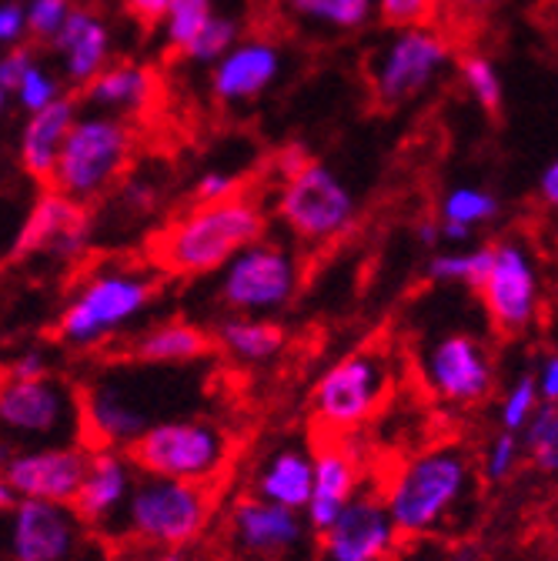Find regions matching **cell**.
<instances>
[{"label": "cell", "mask_w": 558, "mask_h": 561, "mask_svg": "<svg viewBox=\"0 0 558 561\" xmlns=\"http://www.w3.org/2000/svg\"><path fill=\"white\" fill-rule=\"evenodd\" d=\"M81 94L91 107H98L104 114L130 117V114H141L155 104L158 75L137 60H117L104 70V75H98Z\"/></svg>", "instance_id": "4316f807"}, {"label": "cell", "mask_w": 558, "mask_h": 561, "mask_svg": "<svg viewBox=\"0 0 558 561\" xmlns=\"http://www.w3.org/2000/svg\"><path fill=\"white\" fill-rule=\"evenodd\" d=\"M37 64V50L31 44H21V47H11L4 57H0V94L4 98H14L21 81L27 70Z\"/></svg>", "instance_id": "7bdbcfd3"}, {"label": "cell", "mask_w": 558, "mask_h": 561, "mask_svg": "<svg viewBox=\"0 0 558 561\" xmlns=\"http://www.w3.org/2000/svg\"><path fill=\"white\" fill-rule=\"evenodd\" d=\"M499 0H442V18L448 24H475L485 14H492Z\"/></svg>", "instance_id": "f6af8a7d"}, {"label": "cell", "mask_w": 558, "mask_h": 561, "mask_svg": "<svg viewBox=\"0 0 558 561\" xmlns=\"http://www.w3.org/2000/svg\"><path fill=\"white\" fill-rule=\"evenodd\" d=\"M238 194H244L241 178H235L228 171H204L191 187L194 204H218V201H231Z\"/></svg>", "instance_id": "b9f144b4"}, {"label": "cell", "mask_w": 558, "mask_h": 561, "mask_svg": "<svg viewBox=\"0 0 558 561\" xmlns=\"http://www.w3.org/2000/svg\"><path fill=\"white\" fill-rule=\"evenodd\" d=\"M282 75V47L274 41L254 37L241 41L212 67V91L225 104H244L261 98Z\"/></svg>", "instance_id": "d4e9b609"}, {"label": "cell", "mask_w": 558, "mask_h": 561, "mask_svg": "<svg viewBox=\"0 0 558 561\" xmlns=\"http://www.w3.org/2000/svg\"><path fill=\"white\" fill-rule=\"evenodd\" d=\"M298 285L301 264L295 251L274 241H258L218 274L215 301L225 308V314L267 318L295 301Z\"/></svg>", "instance_id": "7c38bea8"}, {"label": "cell", "mask_w": 558, "mask_h": 561, "mask_svg": "<svg viewBox=\"0 0 558 561\" xmlns=\"http://www.w3.org/2000/svg\"><path fill=\"white\" fill-rule=\"evenodd\" d=\"M274 215L298 241L328 244L352 231L358 218V197L328 164L308 158L277 187Z\"/></svg>", "instance_id": "8fae6325"}, {"label": "cell", "mask_w": 558, "mask_h": 561, "mask_svg": "<svg viewBox=\"0 0 558 561\" xmlns=\"http://www.w3.org/2000/svg\"><path fill=\"white\" fill-rule=\"evenodd\" d=\"M4 451L44 445H88L81 385L64 375L37 381H4L0 388Z\"/></svg>", "instance_id": "52a82bcc"}, {"label": "cell", "mask_w": 558, "mask_h": 561, "mask_svg": "<svg viewBox=\"0 0 558 561\" xmlns=\"http://www.w3.org/2000/svg\"><path fill=\"white\" fill-rule=\"evenodd\" d=\"M378 4V18L395 27H429L442 18V0H375Z\"/></svg>", "instance_id": "f35d334b"}, {"label": "cell", "mask_w": 558, "mask_h": 561, "mask_svg": "<svg viewBox=\"0 0 558 561\" xmlns=\"http://www.w3.org/2000/svg\"><path fill=\"white\" fill-rule=\"evenodd\" d=\"M422 381L442 404L471 408L496 391V362L481 337L448 331L425 347Z\"/></svg>", "instance_id": "e0dca14e"}, {"label": "cell", "mask_w": 558, "mask_h": 561, "mask_svg": "<svg viewBox=\"0 0 558 561\" xmlns=\"http://www.w3.org/2000/svg\"><path fill=\"white\" fill-rule=\"evenodd\" d=\"M478 298L499 334H528L542 314V271L535 254L519 241L496 244V261L478 288Z\"/></svg>", "instance_id": "2e32d148"}, {"label": "cell", "mask_w": 558, "mask_h": 561, "mask_svg": "<svg viewBox=\"0 0 558 561\" xmlns=\"http://www.w3.org/2000/svg\"><path fill=\"white\" fill-rule=\"evenodd\" d=\"M502 210V201L475 184H458L452 191H445L442 204H439V221H442V238L448 244H468L471 234L496 221Z\"/></svg>", "instance_id": "f1b7e54d"}, {"label": "cell", "mask_w": 558, "mask_h": 561, "mask_svg": "<svg viewBox=\"0 0 558 561\" xmlns=\"http://www.w3.org/2000/svg\"><path fill=\"white\" fill-rule=\"evenodd\" d=\"M311 491H315V448L308 445H295V442L277 445L251 474V495L301 515L311 502Z\"/></svg>", "instance_id": "484cf974"}, {"label": "cell", "mask_w": 558, "mask_h": 561, "mask_svg": "<svg viewBox=\"0 0 558 561\" xmlns=\"http://www.w3.org/2000/svg\"><path fill=\"white\" fill-rule=\"evenodd\" d=\"M94 238L91 204L67 197L57 187H44L31 204L24 225L11 244L8 261L24 264L31 257H50L57 264H78Z\"/></svg>", "instance_id": "5bb4252c"}, {"label": "cell", "mask_w": 558, "mask_h": 561, "mask_svg": "<svg viewBox=\"0 0 558 561\" xmlns=\"http://www.w3.org/2000/svg\"><path fill=\"white\" fill-rule=\"evenodd\" d=\"M151 561H187V554L181 548H171V551H155Z\"/></svg>", "instance_id": "f907efd6"}, {"label": "cell", "mask_w": 558, "mask_h": 561, "mask_svg": "<svg viewBox=\"0 0 558 561\" xmlns=\"http://www.w3.org/2000/svg\"><path fill=\"white\" fill-rule=\"evenodd\" d=\"M218 515V484L141 474L124 512L117 541H137L155 551L191 548Z\"/></svg>", "instance_id": "5b68a950"}, {"label": "cell", "mask_w": 558, "mask_h": 561, "mask_svg": "<svg viewBox=\"0 0 558 561\" xmlns=\"http://www.w3.org/2000/svg\"><path fill=\"white\" fill-rule=\"evenodd\" d=\"M388 351L365 347L338 358L311 391V414L328 438H348L382 411L391 391Z\"/></svg>", "instance_id": "9c48e42d"}, {"label": "cell", "mask_w": 558, "mask_h": 561, "mask_svg": "<svg viewBox=\"0 0 558 561\" xmlns=\"http://www.w3.org/2000/svg\"><path fill=\"white\" fill-rule=\"evenodd\" d=\"M542 408V394H538V378L535 371H522L505 391H502V404H499V425L505 432H519L525 435V428L532 425V417Z\"/></svg>", "instance_id": "e575fe53"}, {"label": "cell", "mask_w": 558, "mask_h": 561, "mask_svg": "<svg viewBox=\"0 0 558 561\" xmlns=\"http://www.w3.org/2000/svg\"><path fill=\"white\" fill-rule=\"evenodd\" d=\"M215 344L228 362H238L244 368H261L282 358L288 344V334L277 321L251 318V314H225L215 324Z\"/></svg>", "instance_id": "83f0119b"}, {"label": "cell", "mask_w": 558, "mask_h": 561, "mask_svg": "<svg viewBox=\"0 0 558 561\" xmlns=\"http://www.w3.org/2000/svg\"><path fill=\"white\" fill-rule=\"evenodd\" d=\"M538 197L548 210H558V158H551L538 174Z\"/></svg>", "instance_id": "c3c4849f"}, {"label": "cell", "mask_w": 558, "mask_h": 561, "mask_svg": "<svg viewBox=\"0 0 558 561\" xmlns=\"http://www.w3.org/2000/svg\"><path fill=\"white\" fill-rule=\"evenodd\" d=\"M64 98V78H57L50 67H44L41 60L27 70L14 101L27 111V114H37L50 104H57Z\"/></svg>", "instance_id": "74e56055"}, {"label": "cell", "mask_w": 558, "mask_h": 561, "mask_svg": "<svg viewBox=\"0 0 558 561\" xmlns=\"http://www.w3.org/2000/svg\"><path fill=\"white\" fill-rule=\"evenodd\" d=\"M215 331L184 318H168L137 331L124 347V358L148 368H187L215 355Z\"/></svg>", "instance_id": "7402d4cb"}, {"label": "cell", "mask_w": 558, "mask_h": 561, "mask_svg": "<svg viewBox=\"0 0 558 561\" xmlns=\"http://www.w3.org/2000/svg\"><path fill=\"white\" fill-rule=\"evenodd\" d=\"M267 215L254 194L218 204H187L151 238V261L174 277L221 274L241 251L264 241Z\"/></svg>", "instance_id": "6da1fadb"}, {"label": "cell", "mask_w": 558, "mask_h": 561, "mask_svg": "<svg viewBox=\"0 0 558 561\" xmlns=\"http://www.w3.org/2000/svg\"><path fill=\"white\" fill-rule=\"evenodd\" d=\"M401 531L385 505L382 488L362 495L341 512V518L318 535V561H391Z\"/></svg>", "instance_id": "d6986e66"}, {"label": "cell", "mask_w": 558, "mask_h": 561, "mask_svg": "<svg viewBox=\"0 0 558 561\" xmlns=\"http://www.w3.org/2000/svg\"><path fill=\"white\" fill-rule=\"evenodd\" d=\"M522 442H525V458L532 461V468L548 478H558V404L538 408Z\"/></svg>", "instance_id": "d6a6232c"}, {"label": "cell", "mask_w": 558, "mask_h": 561, "mask_svg": "<svg viewBox=\"0 0 558 561\" xmlns=\"http://www.w3.org/2000/svg\"><path fill=\"white\" fill-rule=\"evenodd\" d=\"M124 8L127 14L137 21V24H145V27H161L164 24V14L171 8V0H124Z\"/></svg>", "instance_id": "bcb514c9"}, {"label": "cell", "mask_w": 558, "mask_h": 561, "mask_svg": "<svg viewBox=\"0 0 558 561\" xmlns=\"http://www.w3.org/2000/svg\"><path fill=\"white\" fill-rule=\"evenodd\" d=\"M127 455L141 474L221 484L235 461V435L215 417L178 414L155 425Z\"/></svg>", "instance_id": "8992f818"}, {"label": "cell", "mask_w": 558, "mask_h": 561, "mask_svg": "<svg viewBox=\"0 0 558 561\" xmlns=\"http://www.w3.org/2000/svg\"><path fill=\"white\" fill-rule=\"evenodd\" d=\"M88 445H44V448H21L4 451V484L18 491V499L27 502H54L75 505L81 484L91 468Z\"/></svg>", "instance_id": "ac0fdd59"}, {"label": "cell", "mask_w": 558, "mask_h": 561, "mask_svg": "<svg viewBox=\"0 0 558 561\" xmlns=\"http://www.w3.org/2000/svg\"><path fill=\"white\" fill-rule=\"evenodd\" d=\"M27 37H31L27 4H21V0H4V4H0V44L11 50V47H21Z\"/></svg>", "instance_id": "ee69618b"}, {"label": "cell", "mask_w": 558, "mask_h": 561, "mask_svg": "<svg viewBox=\"0 0 558 561\" xmlns=\"http://www.w3.org/2000/svg\"><path fill=\"white\" fill-rule=\"evenodd\" d=\"M212 18H215L212 0H171V8L164 14V24H161L168 50L184 57V50L197 41V34L207 24H212Z\"/></svg>", "instance_id": "1f68e13d"}, {"label": "cell", "mask_w": 558, "mask_h": 561, "mask_svg": "<svg viewBox=\"0 0 558 561\" xmlns=\"http://www.w3.org/2000/svg\"><path fill=\"white\" fill-rule=\"evenodd\" d=\"M47 47L57 54L64 84L84 91L98 75H104L111 67L114 41H111V27L104 24L101 14H94L91 8H78L71 14V21L64 24V31Z\"/></svg>", "instance_id": "603a6c76"}, {"label": "cell", "mask_w": 558, "mask_h": 561, "mask_svg": "<svg viewBox=\"0 0 558 561\" xmlns=\"http://www.w3.org/2000/svg\"><path fill=\"white\" fill-rule=\"evenodd\" d=\"M475 465L462 445H432L408 455L382 484L385 505L401 538L439 531L471 495Z\"/></svg>", "instance_id": "3957f363"}, {"label": "cell", "mask_w": 558, "mask_h": 561, "mask_svg": "<svg viewBox=\"0 0 558 561\" xmlns=\"http://www.w3.org/2000/svg\"><path fill=\"white\" fill-rule=\"evenodd\" d=\"M311 525L301 512L238 495L225 512V541L241 561H298L308 548Z\"/></svg>", "instance_id": "9a60e30c"}, {"label": "cell", "mask_w": 558, "mask_h": 561, "mask_svg": "<svg viewBox=\"0 0 558 561\" xmlns=\"http://www.w3.org/2000/svg\"><path fill=\"white\" fill-rule=\"evenodd\" d=\"M78 8L71 0H27V27H31V37L41 41V44H50L64 24L71 21Z\"/></svg>", "instance_id": "ab89813d"}, {"label": "cell", "mask_w": 558, "mask_h": 561, "mask_svg": "<svg viewBox=\"0 0 558 561\" xmlns=\"http://www.w3.org/2000/svg\"><path fill=\"white\" fill-rule=\"evenodd\" d=\"M538 394H542V404H558V351H551V355L542 358L538 371Z\"/></svg>", "instance_id": "7dc6e473"}, {"label": "cell", "mask_w": 558, "mask_h": 561, "mask_svg": "<svg viewBox=\"0 0 558 561\" xmlns=\"http://www.w3.org/2000/svg\"><path fill=\"white\" fill-rule=\"evenodd\" d=\"M137 151V130L121 114L91 111L81 114L64 140L54 184L67 197L94 204L104 197L130 168Z\"/></svg>", "instance_id": "ba28073f"}, {"label": "cell", "mask_w": 558, "mask_h": 561, "mask_svg": "<svg viewBox=\"0 0 558 561\" xmlns=\"http://www.w3.org/2000/svg\"><path fill=\"white\" fill-rule=\"evenodd\" d=\"M522 458H525V442H522V435H519V432L499 428L496 438L488 442V448H485V455H481V474H485V481H492V484L509 481V478L515 474V468H519Z\"/></svg>", "instance_id": "8d00e7d4"}, {"label": "cell", "mask_w": 558, "mask_h": 561, "mask_svg": "<svg viewBox=\"0 0 558 561\" xmlns=\"http://www.w3.org/2000/svg\"><path fill=\"white\" fill-rule=\"evenodd\" d=\"M238 34H241V27H238V21H231V18H221V14H215L212 18V24H207L201 34H197V41L184 50V60H191V64H218L225 54H231L241 41H238Z\"/></svg>", "instance_id": "d590c367"}, {"label": "cell", "mask_w": 558, "mask_h": 561, "mask_svg": "<svg viewBox=\"0 0 558 561\" xmlns=\"http://www.w3.org/2000/svg\"><path fill=\"white\" fill-rule=\"evenodd\" d=\"M111 545L114 541L94 531L75 505L21 499L8 512V561H111Z\"/></svg>", "instance_id": "30bf717a"}, {"label": "cell", "mask_w": 558, "mask_h": 561, "mask_svg": "<svg viewBox=\"0 0 558 561\" xmlns=\"http://www.w3.org/2000/svg\"><path fill=\"white\" fill-rule=\"evenodd\" d=\"M285 4L311 24H324L334 31H362L375 14V0H285Z\"/></svg>", "instance_id": "4dcf8cb0"}, {"label": "cell", "mask_w": 558, "mask_h": 561, "mask_svg": "<svg viewBox=\"0 0 558 561\" xmlns=\"http://www.w3.org/2000/svg\"><path fill=\"white\" fill-rule=\"evenodd\" d=\"M161 295V277L145 267H94L81 285L67 295L54 337L67 351H98L130 331Z\"/></svg>", "instance_id": "7a4b0ae2"}, {"label": "cell", "mask_w": 558, "mask_h": 561, "mask_svg": "<svg viewBox=\"0 0 558 561\" xmlns=\"http://www.w3.org/2000/svg\"><path fill=\"white\" fill-rule=\"evenodd\" d=\"M141 471H137L134 458L127 451H111V448H94L91 451V468L81 484V495L75 502V512L104 538L117 541L124 512L130 505V495Z\"/></svg>", "instance_id": "ffe728a7"}, {"label": "cell", "mask_w": 558, "mask_h": 561, "mask_svg": "<svg viewBox=\"0 0 558 561\" xmlns=\"http://www.w3.org/2000/svg\"><path fill=\"white\" fill-rule=\"evenodd\" d=\"M362 491V461L355 448L348 438H324L315 448V491L305 508L311 531L324 535Z\"/></svg>", "instance_id": "44dd1931"}, {"label": "cell", "mask_w": 558, "mask_h": 561, "mask_svg": "<svg viewBox=\"0 0 558 561\" xmlns=\"http://www.w3.org/2000/svg\"><path fill=\"white\" fill-rule=\"evenodd\" d=\"M418 241H422L425 248L442 244V241H445V238H442V221H439V218H425L422 225H418Z\"/></svg>", "instance_id": "681fc988"}, {"label": "cell", "mask_w": 558, "mask_h": 561, "mask_svg": "<svg viewBox=\"0 0 558 561\" xmlns=\"http://www.w3.org/2000/svg\"><path fill=\"white\" fill-rule=\"evenodd\" d=\"M168 368L127 365L117 371H98L81 385L84 404V442L88 448L130 451L155 425L178 414H168L161 401L174 398V388L164 375Z\"/></svg>", "instance_id": "277c9868"}, {"label": "cell", "mask_w": 558, "mask_h": 561, "mask_svg": "<svg viewBox=\"0 0 558 561\" xmlns=\"http://www.w3.org/2000/svg\"><path fill=\"white\" fill-rule=\"evenodd\" d=\"M54 371V351L31 344V347H18L8 368H4V381H37V378H50Z\"/></svg>", "instance_id": "60d3db41"}, {"label": "cell", "mask_w": 558, "mask_h": 561, "mask_svg": "<svg viewBox=\"0 0 558 561\" xmlns=\"http://www.w3.org/2000/svg\"><path fill=\"white\" fill-rule=\"evenodd\" d=\"M78 117H81L78 98H71V94H64L57 104H50L37 114H27V121L21 127V140H18V161H21V171L34 184H41V187L54 184L64 140L78 124Z\"/></svg>", "instance_id": "cb8c5ba5"}, {"label": "cell", "mask_w": 558, "mask_h": 561, "mask_svg": "<svg viewBox=\"0 0 558 561\" xmlns=\"http://www.w3.org/2000/svg\"><path fill=\"white\" fill-rule=\"evenodd\" d=\"M496 248H455V251H439L432 254L425 274L435 285H465V288H481L488 271H492Z\"/></svg>", "instance_id": "f546056e"}, {"label": "cell", "mask_w": 558, "mask_h": 561, "mask_svg": "<svg viewBox=\"0 0 558 561\" xmlns=\"http://www.w3.org/2000/svg\"><path fill=\"white\" fill-rule=\"evenodd\" d=\"M458 75L468 88V94L475 98V104L488 114H499L502 111V101H505V84H502V75L499 67L488 60L485 54L471 50L458 60Z\"/></svg>", "instance_id": "836d02e7"}, {"label": "cell", "mask_w": 558, "mask_h": 561, "mask_svg": "<svg viewBox=\"0 0 558 561\" xmlns=\"http://www.w3.org/2000/svg\"><path fill=\"white\" fill-rule=\"evenodd\" d=\"M452 57H455V44L435 24L395 31L372 60L368 81H372L375 104L391 111L422 98L452 64Z\"/></svg>", "instance_id": "4fadbf2b"}]
</instances>
